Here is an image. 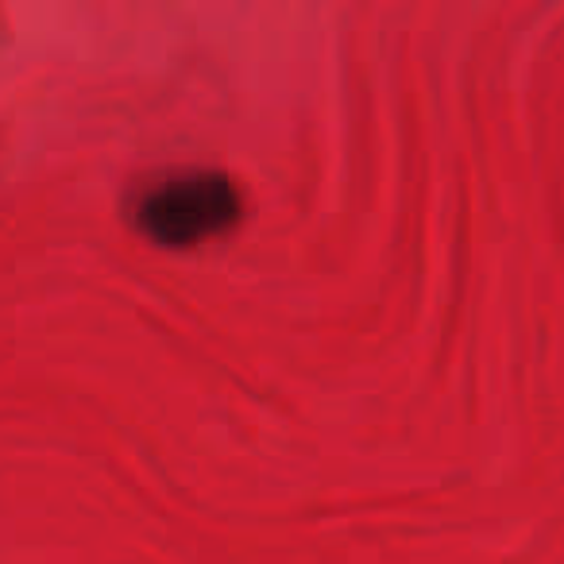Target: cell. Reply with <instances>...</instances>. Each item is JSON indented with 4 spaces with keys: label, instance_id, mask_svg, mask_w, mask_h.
Wrapping results in <instances>:
<instances>
[{
    "label": "cell",
    "instance_id": "6da1fadb",
    "mask_svg": "<svg viewBox=\"0 0 564 564\" xmlns=\"http://www.w3.org/2000/svg\"><path fill=\"white\" fill-rule=\"evenodd\" d=\"M240 189L225 171H174L132 197V225L163 248H194L240 220Z\"/></svg>",
    "mask_w": 564,
    "mask_h": 564
}]
</instances>
